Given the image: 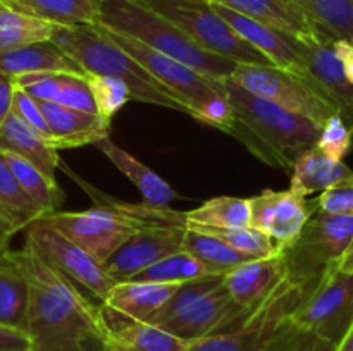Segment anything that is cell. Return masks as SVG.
Returning <instances> with one entry per match:
<instances>
[{"label": "cell", "mask_w": 353, "mask_h": 351, "mask_svg": "<svg viewBox=\"0 0 353 351\" xmlns=\"http://www.w3.org/2000/svg\"><path fill=\"white\" fill-rule=\"evenodd\" d=\"M210 274L195 257L186 251H178L174 255L162 258L157 264L150 265L141 270L130 281L141 282H159V284H185V282L196 281V279L209 277Z\"/></svg>", "instance_id": "cell-36"}, {"label": "cell", "mask_w": 353, "mask_h": 351, "mask_svg": "<svg viewBox=\"0 0 353 351\" xmlns=\"http://www.w3.org/2000/svg\"><path fill=\"white\" fill-rule=\"evenodd\" d=\"M0 3H2V6H6V7H9L10 3H12V0H0Z\"/></svg>", "instance_id": "cell-49"}, {"label": "cell", "mask_w": 353, "mask_h": 351, "mask_svg": "<svg viewBox=\"0 0 353 351\" xmlns=\"http://www.w3.org/2000/svg\"><path fill=\"white\" fill-rule=\"evenodd\" d=\"M30 284L12 257V250L0 253V323L24 330Z\"/></svg>", "instance_id": "cell-29"}, {"label": "cell", "mask_w": 353, "mask_h": 351, "mask_svg": "<svg viewBox=\"0 0 353 351\" xmlns=\"http://www.w3.org/2000/svg\"><path fill=\"white\" fill-rule=\"evenodd\" d=\"M281 351H338V344L299 327Z\"/></svg>", "instance_id": "cell-42"}, {"label": "cell", "mask_w": 353, "mask_h": 351, "mask_svg": "<svg viewBox=\"0 0 353 351\" xmlns=\"http://www.w3.org/2000/svg\"><path fill=\"white\" fill-rule=\"evenodd\" d=\"M0 213L16 227L17 231L26 229L30 224L43 217V212L37 203L21 188L19 181L7 165L0 153Z\"/></svg>", "instance_id": "cell-35"}, {"label": "cell", "mask_w": 353, "mask_h": 351, "mask_svg": "<svg viewBox=\"0 0 353 351\" xmlns=\"http://www.w3.org/2000/svg\"><path fill=\"white\" fill-rule=\"evenodd\" d=\"M183 251L195 257L212 275H226L228 272L234 270L245 262L252 260L219 237L199 229H188V227H186L185 241H183Z\"/></svg>", "instance_id": "cell-30"}, {"label": "cell", "mask_w": 353, "mask_h": 351, "mask_svg": "<svg viewBox=\"0 0 353 351\" xmlns=\"http://www.w3.org/2000/svg\"><path fill=\"white\" fill-rule=\"evenodd\" d=\"M179 286L181 284L123 281L114 286L105 301L100 305L109 312L123 315L126 319L150 322L178 291Z\"/></svg>", "instance_id": "cell-24"}, {"label": "cell", "mask_w": 353, "mask_h": 351, "mask_svg": "<svg viewBox=\"0 0 353 351\" xmlns=\"http://www.w3.org/2000/svg\"><path fill=\"white\" fill-rule=\"evenodd\" d=\"M317 212L327 215H353V178L323 191L316 200Z\"/></svg>", "instance_id": "cell-40"}, {"label": "cell", "mask_w": 353, "mask_h": 351, "mask_svg": "<svg viewBox=\"0 0 353 351\" xmlns=\"http://www.w3.org/2000/svg\"><path fill=\"white\" fill-rule=\"evenodd\" d=\"M317 284L296 282L286 275L279 288L228 332L188 341L186 351H281L299 326L293 320L307 292Z\"/></svg>", "instance_id": "cell-7"}, {"label": "cell", "mask_w": 353, "mask_h": 351, "mask_svg": "<svg viewBox=\"0 0 353 351\" xmlns=\"http://www.w3.org/2000/svg\"><path fill=\"white\" fill-rule=\"evenodd\" d=\"M210 6L223 19L228 21V24L240 36H243L248 43L254 45L257 50H261L272 64L281 69L296 72L300 76H305V78H312L309 69H307L305 61H303L299 52V38L283 33V31L268 26V24L250 19V17L243 16V14L236 12V10L230 9L226 6H221V3L210 2Z\"/></svg>", "instance_id": "cell-16"}, {"label": "cell", "mask_w": 353, "mask_h": 351, "mask_svg": "<svg viewBox=\"0 0 353 351\" xmlns=\"http://www.w3.org/2000/svg\"><path fill=\"white\" fill-rule=\"evenodd\" d=\"M103 0H12L9 9L43 19L55 26L97 24Z\"/></svg>", "instance_id": "cell-28"}, {"label": "cell", "mask_w": 353, "mask_h": 351, "mask_svg": "<svg viewBox=\"0 0 353 351\" xmlns=\"http://www.w3.org/2000/svg\"><path fill=\"white\" fill-rule=\"evenodd\" d=\"M185 234L183 226L143 227L103 264V268L116 282L130 281L162 258L181 251Z\"/></svg>", "instance_id": "cell-15"}, {"label": "cell", "mask_w": 353, "mask_h": 351, "mask_svg": "<svg viewBox=\"0 0 353 351\" xmlns=\"http://www.w3.org/2000/svg\"><path fill=\"white\" fill-rule=\"evenodd\" d=\"M14 81L17 88H23L38 100L97 114L86 76L72 72H31L19 76Z\"/></svg>", "instance_id": "cell-22"}, {"label": "cell", "mask_w": 353, "mask_h": 351, "mask_svg": "<svg viewBox=\"0 0 353 351\" xmlns=\"http://www.w3.org/2000/svg\"><path fill=\"white\" fill-rule=\"evenodd\" d=\"M188 229H199L219 237L224 243L230 244L240 253L247 255L252 260L257 258H271L283 253V246L276 243L269 234L255 229V227H234V229H219V227H203V226H188Z\"/></svg>", "instance_id": "cell-37"}, {"label": "cell", "mask_w": 353, "mask_h": 351, "mask_svg": "<svg viewBox=\"0 0 353 351\" xmlns=\"http://www.w3.org/2000/svg\"><path fill=\"white\" fill-rule=\"evenodd\" d=\"M95 147L140 189L145 205L155 206V209H169L176 193L161 176L155 174L152 169H148L143 162L134 158L126 150L117 147L109 136L97 141Z\"/></svg>", "instance_id": "cell-26"}, {"label": "cell", "mask_w": 353, "mask_h": 351, "mask_svg": "<svg viewBox=\"0 0 353 351\" xmlns=\"http://www.w3.org/2000/svg\"><path fill=\"white\" fill-rule=\"evenodd\" d=\"M250 313L233 298L224 275H209L179 286L150 323L185 341H195L236 329Z\"/></svg>", "instance_id": "cell-5"}, {"label": "cell", "mask_w": 353, "mask_h": 351, "mask_svg": "<svg viewBox=\"0 0 353 351\" xmlns=\"http://www.w3.org/2000/svg\"><path fill=\"white\" fill-rule=\"evenodd\" d=\"M352 141H353V131L350 129L343 117L340 114H334L330 117L326 124L321 129L319 141L317 147L324 151L330 158L336 162H343L347 157L348 151L352 150Z\"/></svg>", "instance_id": "cell-39"}, {"label": "cell", "mask_w": 353, "mask_h": 351, "mask_svg": "<svg viewBox=\"0 0 353 351\" xmlns=\"http://www.w3.org/2000/svg\"><path fill=\"white\" fill-rule=\"evenodd\" d=\"M230 79L255 96L307 117L321 127L330 120V117L340 114L316 79L278 65L238 64Z\"/></svg>", "instance_id": "cell-9"}, {"label": "cell", "mask_w": 353, "mask_h": 351, "mask_svg": "<svg viewBox=\"0 0 353 351\" xmlns=\"http://www.w3.org/2000/svg\"><path fill=\"white\" fill-rule=\"evenodd\" d=\"M353 237V215L316 212L300 236L283 250L286 274L292 281L317 284L336 265Z\"/></svg>", "instance_id": "cell-10"}, {"label": "cell", "mask_w": 353, "mask_h": 351, "mask_svg": "<svg viewBox=\"0 0 353 351\" xmlns=\"http://www.w3.org/2000/svg\"><path fill=\"white\" fill-rule=\"evenodd\" d=\"M296 326L340 344L353 329V272L333 265L293 315Z\"/></svg>", "instance_id": "cell-12"}, {"label": "cell", "mask_w": 353, "mask_h": 351, "mask_svg": "<svg viewBox=\"0 0 353 351\" xmlns=\"http://www.w3.org/2000/svg\"><path fill=\"white\" fill-rule=\"evenodd\" d=\"M171 21L199 47L238 64L274 65L212 9L209 0H137Z\"/></svg>", "instance_id": "cell-8"}, {"label": "cell", "mask_w": 353, "mask_h": 351, "mask_svg": "<svg viewBox=\"0 0 353 351\" xmlns=\"http://www.w3.org/2000/svg\"><path fill=\"white\" fill-rule=\"evenodd\" d=\"M16 233H17L16 227H14L12 224H10L9 220L0 213V253L9 250V241Z\"/></svg>", "instance_id": "cell-46"}, {"label": "cell", "mask_w": 353, "mask_h": 351, "mask_svg": "<svg viewBox=\"0 0 353 351\" xmlns=\"http://www.w3.org/2000/svg\"><path fill=\"white\" fill-rule=\"evenodd\" d=\"M88 85L92 89L93 102H95L97 114L103 120L110 123L112 117L126 105L131 98V92L124 81L110 76L90 74Z\"/></svg>", "instance_id": "cell-38"}, {"label": "cell", "mask_w": 353, "mask_h": 351, "mask_svg": "<svg viewBox=\"0 0 353 351\" xmlns=\"http://www.w3.org/2000/svg\"><path fill=\"white\" fill-rule=\"evenodd\" d=\"M12 257L30 284L24 332L30 351H107V329L100 305L52 267L26 241Z\"/></svg>", "instance_id": "cell-1"}, {"label": "cell", "mask_w": 353, "mask_h": 351, "mask_svg": "<svg viewBox=\"0 0 353 351\" xmlns=\"http://www.w3.org/2000/svg\"><path fill=\"white\" fill-rule=\"evenodd\" d=\"M0 72L12 79L31 72H72L86 78L90 76L74 58L69 57L52 40L0 54Z\"/></svg>", "instance_id": "cell-25"}, {"label": "cell", "mask_w": 353, "mask_h": 351, "mask_svg": "<svg viewBox=\"0 0 353 351\" xmlns=\"http://www.w3.org/2000/svg\"><path fill=\"white\" fill-rule=\"evenodd\" d=\"M317 212V203L307 202L292 189H264L250 198V226L269 234L285 250L300 236L310 217Z\"/></svg>", "instance_id": "cell-14"}, {"label": "cell", "mask_w": 353, "mask_h": 351, "mask_svg": "<svg viewBox=\"0 0 353 351\" xmlns=\"http://www.w3.org/2000/svg\"><path fill=\"white\" fill-rule=\"evenodd\" d=\"M3 151L26 158L50 179H55V171L61 165L55 145L16 112H10L0 124V153Z\"/></svg>", "instance_id": "cell-23"}, {"label": "cell", "mask_w": 353, "mask_h": 351, "mask_svg": "<svg viewBox=\"0 0 353 351\" xmlns=\"http://www.w3.org/2000/svg\"><path fill=\"white\" fill-rule=\"evenodd\" d=\"M99 24L137 38L154 50L219 81H228L238 67V62L203 50L176 24L137 0H103Z\"/></svg>", "instance_id": "cell-4"}, {"label": "cell", "mask_w": 353, "mask_h": 351, "mask_svg": "<svg viewBox=\"0 0 353 351\" xmlns=\"http://www.w3.org/2000/svg\"><path fill=\"white\" fill-rule=\"evenodd\" d=\"M26 241H30L41 257L57 268L61 274L71 279L76 286L85 289L92 298L100 303L107 299L117 284L105 272L103 265L97 262L88 251L69 240L68 236L38 219L26 227Z\"/></svg>", "instance_id": "cell-13"}, {"label": "cell", "mask_w": 353, "mask_h": 351, "mask_svg": "<svg viewBox=\"0 0 353 351\" xmlns=\"http://www.w3.org/2000/svg\"><path fill=\"white\" fill-rule=\"evenodd\" d=\"M352 178L353 171L345 162L333 160L316 145L303 151L296 160L290 189L295 195L307 198L309 195L326 191L331 186Z\"/></svg>", "instance_id": "cell-27"}, {"label": "cell", "mask_w": 353, "mask_h": 351, "mask_svg": "<svg viewBox=\"0 0 353 351\" xmlns=\"http://www.w3.org/2000/svg\"><path fill=\"white\" fill-rule=\"evenodd\" d=\"M12 112H16L21 119L26 120L28 124H31V126L38 131V133H41L45 138H48V140L52 141L50 127H48L47 117H45L40 103H38V100L34 98V96H31L30 93L24 92L23 88H16ZM52 143H54V141H52Z\"/></svg>", "instance_id": "cell-41"}, {"label": "cell", "mask_w": 353, "mask_h": 351, "mask_svg": "<svg viewBox=\"0 0 353 351\" xmlns=\"http://www.w3.org/2000/svg\"><path fill=\"white\" fill-rule=\"evenodd\" d=\"M336 267L343 272H353V237L352 243L348 244L347 251L343 253V257H341L340 262L336 264Z\"/></svg>", "instance_id": "cell-47"}, {"label": "cell", "mask_w": 353, "mask_h": 351, "mask_svg": "<svg viewBox=\"0 0 353 351\" xmlns=\"http://www.w3.org/2000/svg\"><path fill=\"white\" fill-rule=\"evenodd\" d=\"M38 103L47 117L52 141L57 150L95 145L97 141L109 136L110 123L103 120L99 114L45 102V100H38Z\"/></svg>", "instance_id": "cell-21"}, {"label": "cell", "mask_w": 353, "mask_h": 351, "mask_svg": "<svg viewBox=\"0 0 353 351\" xmlns=\"http://www.w3.org/2000/svg\"><path fill=\"white\" fill-rule=\"evenodd\" d=\"M188 226L219 227V229H234V227L250 226V198L236 196H216L195 210L186 212Z\"/></svg>", "instance_id": "cell-32"}, {"label": "cell", "mask_w": 353, "mask_h": 351, "mask_svg": "<svg viewBox=\"0 0 353 351\" xmlns=\"http://www.w3.org/2000/svg\"><path fill=\"white\" fill-rule=\"evenodd\" d=\"M40 219L61 231L102 265L130 237L147 227V224L103 205H93L83 212H55Z\"/></svg>", "instance_id": "cell-11"}, {"label": "cell", "mask_w": 353, "mask_h": 351, "mask_svg": "<svg viewBox=\"0 0 353 351\" xmlns=\"http://www.w3.org/2000/svg\"><path fill=\"white\" fill-rule=\"evenodd\" d=\"M0 351H30V337L23 329L0 323Z\"/></svg>", "instance_id": "cell-43"}, {"label": "cell", "mask_w": 353, "mask_h": 351, "mask_svg": "<svg viewBox=\"0 0 353 351\" xmlns=\"http://www.w3.org/2000/svg\"><path fill=\"white\" fill-rule=\"evenodd\" d=\"M330 40H353V0H296Z\"/></svg>", "instance_id": "cell-34"}, {"label": "cell", "mask_w": 353, "mask_h": 351, "mask_svg": "<svg viewBox=\"0 0 353 351\" xmlns=\"http://www.w3.org/2000/svg\"><path fill=\"white\" fill-rule=\"evenodd\" d=\"M333 47L343 65L348 81L353 85V40H336L333 41Z\"/></svg>", "instance_id": "cell-45"}, {"label": "cell", "mask_w": 353, "mask_h": 351, "mask_svg": "<svg viewBox=\"0 0 353 351\" xmlns=\"http://www.w3.org/2000/svg\"><path fill=\"white\" fill-rule=\"evenodd\" d=\"M226 92L233 114L226 133L268 165L293 169L300 155L319 141L323 127L307 117L255 96L231 79L226 81Z\"/></svg>", "instance_id": "cell-2"}, {"label": "cell", "mask_w": 353, "mask_h": 351, "mask_svg": "<svg viewBox=\"0 0 353 351\" xmlns=\"http://www.w3.org/2000/svg\"><path fill=\"white\" fill-rule=\"evenodd\" d=\"M300 40H330L296 0H210ZM333 41V40H331Z\"/></svg>", "instance_id": "cell-19"}, {"label": "cell", "mask_w": 353, "mask_h": 351, "mask_svg": "<svg viewBox=\"0 0 353 351\" xmlns=\"http://www.w3.org/2000/svg\"><path fill=\"white\" fill-rule=\"evenodd\" d=\"M50 40L74 58L88 74L110 76L126 83L131 98L137 102L154 103L192 116V110L133 55L121 48L107 34L102 24L55 26Z\"/></svg>", "instance_id": "cell-3"}, {"label": "cell", "mask_w": 353, "mask_h": 351, "mask_svg": "<svg viewBox=\"0 0 353 351\" xmlns=\"http://www.w3.org/2000/svg\"><path fill=\"white\" fill-rule=\"evenodd\" d=\"M338 351H353V329L347 334V337L338 344Z\"/></svg>", "instance_id": "cell-48"}, {"label": "cell", "mask_w": 353, "mask_h": 351, "mask_svg": "<svg viewBox=\"0 0 353 351\" xmlns=\"http://www.w3.org/2000/svg\"><path fill=\"white\" fill-rule=\"evenodd\" d=\"M16 81L10 76L0 72V124L12 112L14 93H16Z\"/></svg>", "instance_id": "cell-44"}, {"label": "cell", "mask_w": 353, "mask_h": 351, "mask_svg": "<svg viewBox=\"0 0 353 351\" xmlns=\"http://www.w3.org/2000/svg\"><path fill=\"white\" fill-rule=\"evenodd\" d=\"M54 28L55 24L6 7L0 10V54L48 41Z\"/></svg>", "instance_id": "cell-33"}, {"label": "cell", "mask_w": 353, "mask_h": 351, "mask_svg": "<svg viewBox=\"0 0 353 351\" xmlns=\"http://www.w3.org/2000/svg\"><path fill=\"white\" fill-rule=\"evenodd\" d=\"M105 31L121 48L133 55L152 76L171 89L192 110V116L196 120L210 124L224 133L230 129L233 114L228 100L226 81L209 78L196 69L154 50L137 38L109 28H105Z\"/></svg>", "instance_id": "cell-6"}, {"label": "cell", "mask_w": 353, "mask_h": 351, "mask_svg": "<svg viewBox=\"0 0 353 351\" xmlns=\"http://www.w3.org/2000/svg\"><path fill=\"white\" fill-rule=\"evenodd\" d=\"M283 253L271 258L248 260L224 275V284L233 298L248 312L257 310L286 279Z\"/></svg>", "instance_id": "cell-18"}, {"label": "cell", "mask_w": 353, "mask_h": 351, "mask_svg": "<svg viewBox=\"0 0 353 351\" xmlns=\"http://www.w3.org/2000/svg\"><path fill=\"white\" fill-rule=\"evenodd\" d=\"M2 157L6 158L7 165H9L12 174L19 181L21 188L26 191V195L43 212V217L59 212L62 200H64V193L61 191L55 179L45 176L37 165L28 162L26 158L19 157V155L3 151Z\"/></svg>", "instance_id": "cell-31"}, {"label": "cell", "mask_w": 353, "mask_h": 351, "mask_svg": "<svg viewBox=\"0 0 353 351\" xmlns=\"http://www.w3.org/2000/svg\"><path fill=\"white\" fill-rule=\"evenodd\" d=\"M299 52L310 76L326 92L338 112L353 131V85L348 81L331 40H300Z\"/></svg>", "instance_id": "cell-17"}, {"label": "cell", "mask_w": 353, "mask_h": 351, "mask_svg": "<svg viewBox=\"0 0 353 351\" xmlns=\"http://www.w3.org/2000/svg\"><path fill=\"white\" fill-rule=\"evenodd\" d=\"M102 310L107 329V351H186L188 341L150 322L131 320Z\"/></svg>", "instance_id": "cell-20"}]
</instances>
